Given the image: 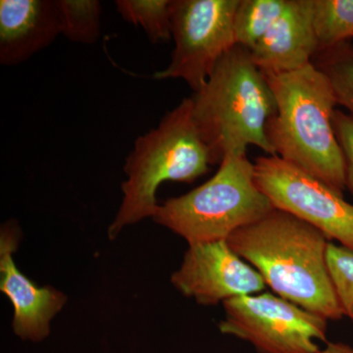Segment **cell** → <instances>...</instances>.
I'll list each match as a JSON object with an SVG mask.
<instances>
[{
    "instance_id": "4fadbf2b",
    "label": "cell",
    "mask_w": 353,
    "mask_h": 353,
    "mask_svg": "<svg viewBox=\"0 0 353 353\" xmlns=\"http://www.w3.org/2000/svg\"><path fill=\"white\" fill-rule=\"evenodd\" d=\"M288 0H240L234 29L236 43L252 50L284 12Z\"/></svg>"
},
{
    "instance_id": "3957f363",
    "label": "cell",
    "mask_w": 353,
    "mask_h": 353,
    "mask_svg": "<svg viewBox=\"0 0 353 353\" xmlns=\"http://www.w3.org/2000/svg\"><path fill=\"white\" fill-rule=\"evenodd\" d=\"M192 117L213 165L257 146L275 155L266 126L276 111L273 90L250 51L236 44L221 58L203 87L190 97Z\"/></svg>"
},
{
    "instance_id": "8fae6325",
    "label": "cell",
    "mask_w": 353,
    "mask_h": 353,
    "mask_svg": "<svg viewBox=\"0 0 353 353\" xmlns=\"http://www.w3.org/2000/svg\"><path fill=\"white\" fill-rule=\"evenodd\" d=\"M319 50L311 0H288L287 7L250 51L265 76L303 69Z\"/></svg>"
},
{
    "instance_id": "2e32d148",
    "label": "cell",
    "mask_w": 353,
    "mask_h": 353,
    "mask_svg": "<svg viewBox=\"0 0 353 353\" xmlns=\"http://www.w3.org/2000/svg\"><path fill=\"white\" fill-rule=\"evenodd\" d=\"M171 0H117V12L126 22L139 26L153 44L172 38Z\"/></svg>"
},
{
    "instance_id": "5b68a950",
    "label": "cell",
    "mask_w": 353,
    "mask_h": 353,
    "mask_svg": "<svg viewBox=\"0 0 353 353\" xmlns=\"http://www.w3.org/2000/svg\"><path fill=\"white\" fill-rule=\"evenodd\" d=\"M273 209L255 183L253 162L228 155L208 182L159 204L152 219L194 245L228 241Z\"/></svg>"
},
{
    "instance_id": "9c48e42d",
    "label": "cell",
    "mask_w": 353,
    "mask_h": 353,
    "mask_svg": "<svg viewBox=\"0 0 353 353\" xmlns=\"http://www.w3.org/2000/svg\"><path fill=\"white\" fill-rule=\"evenodd\" d=\"M171 283L201 305H216L234 297L259 294L261 275L232 250L228 241L189 245Z\"/></svg>"
},
{
    "instance_id": "ffe728a7",
    "label": "cell",
    "mask_w": 353,
    "mask_h": 353,
    "mask_svg": "<svg viewBox=\"0 0 353 353\" xmlns=\"http://www.w3.org/2000/svg\"><path fill=\"white\" fill-rule=\"evenodd\" d=\"M320 353H353V347L343 343H327Z\"/></svg>"
},
{
    "instance_id": "30bf717a",
    "label": "cell",
    "mask_w": 353,
    "mask_h": 353,
    "mask_svg": "<svg viewBox=\"0 0 353 353\" xmlns=\"http://www.w3.org/2000/svg\"><path fill=\"white\" fill-rule=\"evenodd\" d=\"M20 227L14 220L0 231V290L13 306L12 330L23 341L41 343L50 334L51 321L68 297L53 287H39L16 266L14 253L20 243Z\"/></svg>"
},
{
    "instance_id": "6da1fadb",
    "label": "cell",
    "mask_w": 353,
    "mask_h": 353,
    "mask_svg": "<svg viewBox=\"0 0 353 353\" xmlns=\"http://www.w3.org/2000/svg\"><path fill=\"white\" fill-rule=\"evenodd\" d=\"M228 243L278 296L327 321L345 317L329 270L331 241L315 227L274 208Z\"/></svg>"
},
{
    "instance_id": "8992f818",
    "label": "cell",
    "mask_w": 353,
    "mask_h": 353,
    "mask_svg": "<svg viewBox=\"0 0 353 353\" xmlns=\"http://www.w3.org/2000/svg\"><path fill=\"white\" fill-rule=\"evenodd\" d=\"M240 0H171V62L157 80L181 79L194 92L208 80L221 58L236 46L234 15Z\"/></svg>"
},
{
    "instance_id": "5bb4252c",
    "label": "cell",
    "mask_w": 353,
    "mask_h": 353,
    "mask_svg": "<svg viewBox=\"0 0 353 353\" xmlns=\"http://www.w3.org/2000/svg\"><path fill=\"white\" fill-rule=\"evenodd\" d=\"M319 50L353 38V0H311Z\"/></svg>"
},
{
    "instance_id": "7c38bea8",
    "label": "cell",
    "mask_w": 353,
    "mask_h": 353,
    "mask_svg": "<svg viewBox=\"0 0 353 353\" xmlns=\"http://www.w3.org/2000/svg\"><path fill=\"white\" fill-rule=\"evenodd\" d=\"M61 34L57 0L0 1V63L15 66Z\"/></svg>"
},
{
    "instance_id": "52a82bcc",
    "label": "cell",
    "mask_w": 353,
    "mask_h": 353,
    "mask_svg": "<svg viewBox=\"0 0 353 353\" xmlns=\"http://www.w3.org/2000/svg\"><path fill=\"white\" fill-rule=\"evenodd\" d=\"M221 333L248 341L259 353H320L328 321L275 294H255L223 303Z\"/></svg>"
},
{
    "instance_id": "9a60e30c",
    "label": "cell",
    "mask_w": 353,
    "mask_h": 353,
    "mask_svg": "<svg viewBox=\"0 0 353 353\" xmlns=\"http://www.w3.org/2000/svg\"><path fill=\"white\" fill-rule=\"evenodd\" d=\"M312 63L328 78L338 105L353 115V43L347 41L318 51Z\"/></svg>"
},
{
    "instance_id": "277c9868",
    "label": "cell",
    "mask_w": 353,
    "mask_h": 353,
    "mask_svg": "<svg viewBox=\"0 0 353 353\" xmlns=\"http://www.w3.org/2000/svg\"><path fill=\"white\" fill-rule=\"evenodd\" d=\"M211 165L210 150L199 134L187 97L157 128L134 141L125 162L122 201L108 228V238L116 240L127 227L153 217L162 183H194L210 171Z\"/></svg>"
},
{
    "instance_id": "7a4b0ae2",
    "label": "cell",
    "mask_w": 353,
    "mask_h": 353,
    "mask_svg": "<svg viewBox=\"0 0 353 353\" xmlns=\"http://www.w3.org/2000/svg\"><path fill=\"white\" fill-rule=\"evenodd\" d=\"M266 78L277 106L266 126L274 153L343 196L345 163L333 127L338 103L328 78L313 63Z\"/></svg>"
},
{
    "instance_id": "e0dca14e",
    "label": "cell",
    "mask_w": 353,
    "mask_h": 353,
    "mask_svg": "<svg viewBox=\"0 0 353 353\" xmlns=\"http://www.w3.org/2000/svg\"><path fill=\"white\" fill-rule=\"evenodd\" d=\"M61 34L70 41L94 44L101 38V2L97 0H57Z\"/></svg>"
},
{
    "instance_id": "d6986e66",
    "label": "cell",
    "mask_w": 353,
    "mask_h": 353,
    "mask_svg": "<svg viewBox=\"0 0 353 353\" xmlns=\"http://www.w3.org/2000/svg\"><path fill=\"white\" fill-rule=\"evenodd\" d=\"M333 127L345 163V188L353 196V115L336 109Z\"/></svg>"
},
{
    "instance_id": "ba28073f",
    "label": "cell",
    "mask_w": 353,
    "mask_h": 353,
    "mask_svg": "<svg viewBox=\"0 0 353 353\" xmlns=\"http://www.w3.org/2000/svg\"><path fill=\"white\" fill-rule=\"evenodd\" d=\"M257 188L274 208L296 216L353 252V205L326 183L277 155L253 162Z\"/></svg>"
},
{
    "instance_id": "ac0fdd59",
    "label": "cell",
    "mask_w": 353,
    "mask_h": 353,
    "mask_svg": "<svg viewBox=\"0 0 353 353\" xmlns=\"http://www.w3.org/2000/svg\"><path fill=\"white\" fill-rule=\"evenodd\" d=\"M327 259L343 316L353 323V252L331 241Z\"/></svg>"
}]
</instances>
